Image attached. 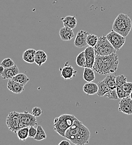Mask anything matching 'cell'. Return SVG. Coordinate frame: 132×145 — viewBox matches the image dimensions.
I'll use <instances>...</instances> for the list:
<instances>
[{
    "instance_id": "6da1fadb",
    "label": "cell",
    "mask_w": 132,
    "mask_h": 145,
    "mask_svg": "<svg viewBox=\"0 0 132 145\" xmlns=\"http://www.w3.org/2000/svg\"><path fill=\"white\" fill-rule=\"evenodd\" d=\"M90 135L89 129L76 118L66 130L64 137L74 145H84L88 144Z\"/></svg>"
},
{
    "instance_id": "7a4b0ae2",
    "label": "cell",
    "mask_w": 132,
    "mask_h": 145,
    "mask_svg": "<svg viewBox=\"0 0 132 145\" xmlns=\"http://www.w3.org/2000/svg\"><path fill=\"white\" fill-rule=\"evenodd\" d=\"M119 56L116 53L99 56L96 55L92 69L101 75L113 74L118 69Z\"/></svg>"
},
{
    "instance_id": "3957f363",
    "label": "cell",
    "mask_w": 132,
    "mask_h": 145,
    "mask_svg": "<svg viewBox=\"0 0 132 145\" xmlns=\"http://www.w3.org/2000/svg\"><path fill=\"white\" fill-rule=\"evenodd\" d=\"M132 26V20L129 16L124 14H120L114 20L113 30L127 37L131 31Z\"/></svg>"
},
{
    "instance_id": "277c9868",
    "label": "cell",
    "mask_w": 132,
    "mask_h": 145,
    "mask_svg": "<svg viewBox=\"0 0 132 145\" xmlns=\"http://www.w3.org/2000/svg\"><path fill=\"white\" fill-rule=\"evenodd\" d=\"M76 119V117L72 114H62L55 118L54 129L59 135L64 137L66 130L73 125Z\"/></svg>"
},
{
    "instance_id": "5b68a950",
    "label": "cell",
    "mask_w": 132,
    "mask_h": 145,
    "mask_svg": "<svg viewBox=\"0 0 132 145\" xmlns=\"http://www.w3.org/2000/svg\"><path fill=\"white\" fill-rule=\"evenodd\" d=\"M94 49L96 56L108 55L116 53V52L113 46L106 38V36L104 35L98 38Z\"/></svg>"
},
{
    "instance_id": "8992f818",
    "label": "cell",
    "mask_w": 132,
    "mask_h": 145,
    "mask_svg": "<svg viewBox=\"0 0 132 145\" xmlns=\"http://www.w3.org/2000/svg\"><path fill=\"white\" fill-rule=\"evenodd\" d=\"M20 123L21 120L19 113L13 111L9 113L6 118V123L9 130L14 133H17L20 129Z\"/></svg>"
},
{
    "instance_id": "52a82bcc",
    "label": "cell",
    "mask_w": 132,
    "mask_h": 145,
    "mask_svg": "<svg viewBox=\"0 0 132 145\" xmlns=\"http://www.w3.org/2000/svg\"><path fill=\"white\" fill-rule=\"evenodd\" d=\"M106 36L116 51L119 50L125 42V37L121 35L113 30Z\"/></svg>"
},
{
    "instance_id": "ba28073f",
    "label": "cell",
    "mask_w": 132,
    "mask_h": 145,
    "mask_svg": "<svg viewBox=\"0 0 132 145\" xmlns=\"http://www.w3.org/2000/svg\"><path fill=\"white\" fill-rule=\"evenodd\" d=\"M118 109L124 114L132 115V99L129 96L121 99L119 104Z\"/></svg>"
},
{
    "instance_id": "9c48e42d",
    "label": "cell",
    "mask_w": 132,
    "mask_h": 145,
    "mask_svg": "<svg viewBox=\"0 0 132 145\" xmlns=\"http://www.w3.org/2000/svg\"><path fill=\"white\" fill-rule=\"evenodd\" d=\"M20 118L21 121L27 127L35 126L37 125V121L36 117L32 114L29 113L25 111L23 113H19Z\"/></svg>"
},
{
    "instance_id": "30bf717a",
    "label": "cell",
    "mask_w": 132,
    "mask_h": 145,
    "mask_svg": "<svg viewBox=\"0 0 132 145\" xmlns=\"http://www.w3.org/2000/svg\"><path fill=\"white\" fill-rule=\"evenodd\" d=\"M88 33L83 30L79 31L74 40V45L78 48H83L87 45V37L88 35Z\"/></svg>"
},
{
    "instance_id": "8fae6325",
    "label": "cell",
    "mask_w": 132,
    "mask_h": 145,
    "mask_svg": "<svg viewBox=\"0 0 132 145\" xmlns=\"http://www.w3.org/2000/svg\"><path fill=\"white\" fill-rule=\"evenodd\" d=\"M84 52L86 60V67L92 68L96 59L94 48L89 46L86 48Z\"/></svg>"
},
{
    "instance_id": "7c38bea8",
    "label": "cell",
    "mask_w": 132,
    "mask_h": 145,
    "mask_svg": "<svg viewBox=\"0 0 132 145\" xmlns=\"http://www.w3.org/2000/svg\"><path fill=\"white\" fill-rule=\"evenodd\" d=\"M76 72H77L72 66L66 64L64 65L63 68L61 69V76L65 80L73 79L76 76Z\"/></svg>"
},
{
    "instance_id": "4fadbf2b",
    "label": "cell",
    "mask_w": 132,
    "mask_h": 145,
    "mask_svg": "<svg viewBox=\"0 0 132 145\" xmlns=\"http://www.w3.org/2000/svg\"><path fill=\"white\" fill-rule=\"evenodd\" d=\"M59 35L61 39L65 41H70L75 36L73 29L65 26L60 29L59 31Z\"/></svg>"
},
{
    "instance_id": "5bb4252c",
    "label": "cell",
    "mask_w": 132,
    "mask_h": 145,
    "mask_svg": "<svg viewBox=\"0 0 132 145\" xmlns=\"http://www.w3.org/2000/svg\"><path fill=\"white\" fill-rule=\"evenodd\" d=\"M19 73V69L17 65L5 68L3 72L1 75L3 79H12L17 74Z\"/></svg>"
},
{
    "instance_id": "9a60e30c",
    "label": "cell",
    "mask_w": 132,
    "mask_h": 145,
    "mask_svg": "<svg viewBox=\"0 0 132 145\" xmlns=\"http://www.w3.org/2000/svg\"><path fill=\"white\" fill-rule=\"evenodd\" d=\"M24 86H25L20 84L13 79L9 80L7 85V89L10 91L15 94H20L22 93L24 91Z\"/></svg>"
},
{
    "instance_id": "2e32d148",
    "label": "cell",
    "mask_w": 132,
    "mask_h": 145,
    "mask_svg": "<svg viewBox=\"0 0 132 145\" xmlns=\"http://www.w3.org/2000/svg\"><path fill=\"white\" fill-rule=\"evenodd\" d=\"M36 51L33 49H29L25 50L23 54V59L26 63L33 64L35 63V56Z\"/></svg>"
},
{
    "instance_id": "e0dca14e",
    "label": "cell",
    "mask_w": 132,
    "mask_h": 145,
    "mask_svg": "<svg viewBox=\"0 0 132 145\" xmlns=\"http://www.w3.org/2000/svg\"><path fill=\"white\" fill-rule=\"evenodd\" d=\"M83 91L88 95H94L98 91L97 84L92 82H88L83 87Z\"/></svg>"
},
{
    "instance_id": "ac0fdd59",
    "label": "cell",
    "mask_w": 132,
    "mask_h": 145,
    "mask_svg": "<svg viewBox=\"0 0 132 145\" xmlns=\"http://www.w3.org/2000/svg\"><path fill=\"white\" fill-rule=\"evenodd\" d=\"M47 55L43 50L36 51L35 56V63L39 67H41L47 60Z\"/></svg>"
},
{
    "instance_id": "d6986e66",
    "label": "cell",
    "mask_w": 132,
    "mask_h": 145,
    "mask_svg": "<svg viewBox=\"0 0 132 145\" xmlns=\"http://www.w3.org/2000/svg\"><path fill=\"white\" fill-rule=\"evenodd\" d=\"M63 25L65 27H68L74 29L77 25V20L75 16H68L65 18H62Z\"/></svg>"
},
{
    "instance_id": "ffe728a7",
    "label": "cell",
    "mask_w": 132,
    "mask_h": 145,
    "mask_svg": "<svg viewBox=\"0 0 132 145\" xmlns=\"http://www.w3.org/2000/svg\"><path fill=\"white\" fill-rule=\"evenodd\" d=\"M83 77L87 82H92L96 78L94 69L88 67L84 68Z\"/></svg>"
},
{
    "instance_id": "44dd1931",
    "label": "cell",
    "mask_w": 132,
    "mask_h": 145,
    "mask_svg": "<svg viewBox=\"0 0 132 145\" xmlns=\"http://www.w3.org/2000/svg\"><path fill=\"white\" fill-rule=\"evenodd\" d=\"M98 86V91L97 94L99 97H103L105 94L110 90L108 86L104 82L103 80L100 81L97 83Z\"/></svg>"
},
{
    "instance_id": "7402d4cb",
    "label": "cell",
    "mask_w": 132,
    "mask_h": 145,
    "mask_svg": "<svg viewBox=\"0 0 132 145\" xmlns=\"http://www.w3.org/2000/svg\"><path fill=\"white\" fill-rule=\"evenodd\" d=\"M103 80L108 86L110 89H114L116 88V76L115 75L109 74L106 76Z\"/></svg>"
},
{
    "instance_id": "603a6c76",
    "label": "cell",
    "mask_w": 132,
    "mask_h": 145,
    "mask_svg": "<svg viewBox=\"0 0 132 145\" xmlns=\"http://www.w3.org/2000/svg\"><path fill=\"white\" fill-rule=\"evenodd\" d=\"M29 127H23L17 131L18 137L20 141H25L29 137Z\"/></svg>"
},
{
    "instance_id": "cb8c5ba5",
    "label": "cell",
    "mask_w": 132,
    "mask_h": 145,
    "mask_svg": "<svg viewBox=\"0 0 132 145\" xmlns=\"http://www.w3.org/2000/svg\"><path fill=\"white\" fill-rule=\"evenodd\" d=\"M12 79L24 86L29 81V78L24 73H18Z\"/></svg>"
},
{
    "instance_id": "d4e9b609",
    "label": "cell",
    "mask_w": 132,
    "mask_h": 145,
    "mask_svg": "<svg viewBox=\"0 0 132 145\" xmlns=\"http://www.w3.org/2000/svg\"><path fill=\"white\" fill-rule=\"evenodd\" d=\"M47 138V135L43 129V127L41 126H38L37 127V134L34 138V139L36 141H42L43 140L46 139Z\"/></svg>"
},
{
    "instance_id": "484cf974",
    "label": "cell",
    "mask_w": 132,
    "mask_h": 145,
    "mask_svg": "<svg viewBox=\"0 0 132 145\" xmlns=\"http://www.w3.org/2000/svg\"><path fill=\"white\" fill-rule=\"evenodd\" d=\"M76 63L77 65L79 67H81V68L86 67V57H85L84 51L81 52L76 56Z\"/></svg>"
},
{
    "instance_id": "4316f807",
    "label": "cell",
    "mask_w": 132,
    "mask_h": 145,
    "mask_svg": "<svg viewBox=\"0 0 132 145\" xmlns=\"http://www.w3.org/2000/svg\"><path fill=\"white\" fill-rule=\"evenodd\" d=\"M98 40V37L97 36L95 35L94 34H88L87 37V45L90 46L94 47L96 45Z\"/></svg>"
},
{
    "instance_id": "83f0119b",
    "label": "cell",
    "mask_w": 132,
    "mask_h": 145,
    "mask_svg": "<svg viewBox=\"0 0 132 145\" xmlns=\"http://www.w3.org/2000/svg\"><path fill=\"white\" fill-rule=\"evenodd\" d=\"M127 78L124 75H120L116 76V88H121V86L127 82Z\"/></svg>"
},
{
    "instance_id": "f1b7e54d",
    "label": "cell",
    "mask_w": 132,
    "mask_h": 145,
    "mask_svg": "<svg viewBox=\"0 0 132 145\" xmlns=\"http://www.w3.org/2000/svg\"><path fill=\"white\" fill-rule=\"evenodd\" d=\"M121 88L125 93L127 96L129 97L132 91V82H125L121 86Z\"/></svg>"
},
{
    "instance_id": "f546056e",
    "label": "cell",
    "mask_w": 132,
    "mask_h": 145,
    "mask_svg": "<svg viewBox=\"0 0 132 145\" xmlns=\"http://www.w3.org/2000/svg\"><path fill=\"white\" fill-rule=\"evenodd\" d=\"M14 65H15V63L11 58H6L3 59L0 63V65L3 66L5 68L11 67Z\"/></svg>"
},
{
    "instance_id": "4dcf8cb0",
    "label": "cell",
    "mask_w": 132,
    "mask_h": 145,
    "mask_svg": "<svg viewBox=\"0 0 132 145\" xmlns=\"http://www.w3.org/2000/svg\"><path fill=\"white\" fill-rule=\"evenodd\" d=\"M103 97L113 100H117L119 98L116 89H110L107 93H106L105 94Z\"/></svg>"
},
{
    "instance_id": "1f68e13d",
    "label": "cell",
    "mask_w": 132,
    "mask_h": 145,
    "mask_svg": "<svg viewBox=\"0 0 132 145\" xmlns=\"http://www.w3.org/2000/svg\"><path fill=\"white\" fill-rule=\"evenodd\" d=\"M42 113H43V111L41 108H40L39 107H34L32 109V114L36 117H39L40 116H41Z\"/></svg>"
},
{
    "instance_id": "d6a6232c",
    "label": "cell",
    "mask_w": 132,
    "mask_h": 145,
    "mask_svg": "<svg viewBox=\"0 0 132 145\" xmlns=\"http://www.w3.org/2000/svg\"><path fill=\"white\" fill-rule=\"evenodd\" d=\"M37 134V128L34 126H31L29 128V137L34 138Z\"/></svg>"
},
{
    "instance_id": "836d02e7",
    "label": "cell",
    "mask_w": 132,
    "mask_h": 145,
    "mask_svg": "<svg viewBox=\"0 0 132 145\" xmlns=\"http://www.w3.org/2000/svg\"><path fill=\"white\" fill-rule=\"evenodd\" d=\"M59 145H70V143L66 140H62L59 144Z\"/></svg>"
},
{
    "instance_id": "e575fe53",
    "label": "cell",
    "mask_w": 132,
    "mask_h": 145,
    "mask_svg": "<svg viewBox=\"0 0 132 145\" xmlns=\"http://www.w3.org/2000/svg\"><path fill=\"white\" fill-rule=\"evenodd\" d=\"M5 68L3 67V66H2V65H0V75L2 74V73L3 72V71H4V70H5Z\"/></svg>"
},
{
    "instance_id": "d590c367",
    "label": "cell",
    "mask_w": 132,
    "mask_h": 145,
    "mask_svg": "<svg viewBox=\"0 0 132 145\" xmlns=\"http://www.w3.org/2000/svg\"><path fill=\"white\" fill-rule=\"evenodd\" d=\"M129 97H131V98L132 99V91L131 93V94H130V95H129Z\"/></svg>"
}]
</instances>
